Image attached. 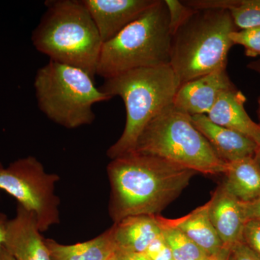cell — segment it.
I'll return each instance as SVG.
<instances>
[{
    "label": "cell",
    "mask_w": 260,
    "mask_h": 260,
    "mask_svg": "<svg viewBox=\"0 0 260 260\" xmlns=\"http://www.w3.org/2000/svg\"><path fill=\"white\" fill-rule=\"evenodd\" d=\"M109 210L114 223L135 215H158L198 172L165 159L133 151L108 165Z\"/></svg>",
    "instance_id": "obj_1"
},
{
    "label": "cell",
    "mask_w": 260,
    "mask_h": 260,
    "mask_svg": "<svg viewBox=\"0 0 260 260\" xmlns=\"http://www.w3.org/2000/svg\"><path fill=\"white\" fill-rule=\"evenodd\" d=\"M32 32V45L50 60L83 70L94 77L102 38L82 0H49Z\"/></svg>",
    "instance_id": "obj_2"
},
{
    "label": "cell",
    "mask_w": 260,
    "mask_h": 260,
    "mask_svg": "<svg viewBox=\"0 0 260 260\" xmlns=\"http://www.w3.org/2000/svg\"><path fill=\"white\" fill-rule=\"evenodd\" d=\"M238 30L223 9L194 10L172 34L170 65L179 86L203 75L226 69L234 46L230 34Z\"/></svg>",
    "instance_id": "obj_3"
},
{
    "label": "cell",
    "mask_w": 260,
    "mask_h": 260,
    "mask_svg": "<svg viewBox=\"0 0 260 260\" xmlns=\"http://www.w3.org/2000/svg\"><path fill=\"white\" fill-rule=\"evenodd\" d=\"M179 88L170 65L141 68L105 80L101 90L119 96L125 105L126 123L119 139L109 148L111 159L134 151L143 130L154 117L172 105Z\"/></svg>",
    "instance_id": "obj_4"
},
{
    "label": "cell",
    "mask_w": 260,
    "mask_h": 260,
    "mask_svg": "<svg viewBox=\"0 0 260 260\" xmlns=\"http://www.w3.org/2000/svg\"><path fill=\"white\" fill-rule=\"evenodd\" d=\"M171 41L169 10L157 0L139 18L103 44L96 75L104 80L141 68L169 65Z\"/></svg>",
    "instance_id": "obj_5"
},
{
    "label": "cell",
    "mask_w": 260,
    "mask_h": 260,
    "mask_svg": "<svg viewBox=\"0 0 260 260\" xmlns=\"http://www.w3.org/2000/svg\"><path fill=\"white\" fill-rule=\"evenodd\" d=\"M83 70L49 60L34 80L39 109L56 124L75 129L95 120L93 106L112 98L97 88Z\"/></svg>",
    "instance_id": "obj_6"
},
{
    "label": "cell",
    "mask_w": 260,
    "mask_h": 260,
    "mask_svg": "<svg viewBox=\"0 0 260 260\" xmlns=\"http://www.w3.org/2000/svg\"><path fill=\"white\" fill-rule=\"evenodd\" d=\"M134 151L155 155L204 174H224L227 162L219 158L190 116L169 106L140 134Z\"/></svg>",
    "instance_id": "obj_7"
},
{
    "label": "cell",
    "mask_w": 260,
    "mask_h": 260,
    "mask_svg": "<svg viewBox=\"0 0 260 260\" xmlns=\"http://www.w3.org/2000/svg\"><path fill=\"white\" fill-rule=\"evenodd\" d=\"M59 179L46 172L35 157L18 159L7 167L0 162V189L35 214L41 232L59 223V199L54 191Z\"/></svg>",
    "instance_id": "obj_8"
},
{
    "label": "cell",
    "mask_w": 260,
    "mask_h": 260,
    "mask_svg": "<svg viewBox=\"0 0 260 260\" xmlns=\"http://www.w3.org/2000/svg\"><path fill=\"white\" fill-rule=\"evenodd\" d=\"M37 216L18 205L16 215L5 225L4 247L14 260H51Z\"/></svg>",
    "instance_id": "obj_9"
},
{
    "label": "cell",
    "mask_w": 260,
    "mask_h": 260,
    "mask_svg": "<svg viewBox=\"0 0 260 260\" xmlns=\"http://www.w3.org/2000/svg\"><path fill=\"white\" fill-rule=\"evenodd\" d=\"M234 88L226 69L217 70L179 86L172 105L189 116L207 115L220 95Z\"/></svg>",
    "instance_id": "obj_10"
},
{
    "label": "cell",
    "mask_w": 260,
    "mask_h": 260,
    "mask_svg": "<svg viewBox=\"0 0 260 260\" xmlns=\"http://www.w3.org/2000/svg\"><path fill=\"white\" fill-rule=\"evenodd\" d=\"M103 43L110 40L143 14L157 0H82Z\"/></svg>",
    "instance_id": "obj_11"
},
{
    "label": "cell",
    "mask_w": 260,
    "mask_h": 260,
    "mask_svg": "<svg viewBox=\"0 0 260 260\" xmlns=\"http://www.w3.org/2000/svg\"><path fill=\"white\" fill-rule=\"evenodd\" d=\"M208 203L210 221L218 233L224 249L229 250L237 243L242 242L246 221L240 201L222 184L214 191Z\"/></svg>",
    "instance_id": "obj_12"
},
{
    "label": "cell",
    "mask_w": 260,
    "mask_h": 260,
    "mask_svg": "<svg viewBox=\"0 0 260 260\" xmlns=\"http://www.w3.org/2000/svg\"><path fill=\"white\" fill-rule=\"evenodd\" d=\"M190 119L223 161L230 162L255 155L259 145L246 135L219 126L206 115L190 116Z\"/></svg>",
    "instance_id": "obj_13"
},
{
    "label": "cell",
    "mask_w": 260,
    "mask_h": 260,
    "mask_svg": "<svg viewBox=\"0 0 260 260\" xmlns=\"http://www.w3.org/2000/svg\"><path fill=\"white\" fill-rule=\"evenodd\" d=\"M245 95L237 88L223 92L207 114L219 126L242 133L260 145V124L254 122L246 112Z\"/></svg>",
    "instance_id": "obj_14"
},
{
    "label": "cell",
    "mask_w": 260,
    "mask_h": 260,
    "mask_svg": "<svg viewBox=\"0 0 260 260\" xmlns=\"http://www.w3.org/2000/svg\"><path fill=\"white\" fill-rule=\"evenodd\" d=\"M112 229L117 249L136 253H144L162 234L158 215L126 217L114 223Z\"/></svg>",
    "instance_id": "obj_15"
},
{
    "label": "cell",
    "mask_w": 260,
    "mask_h": 260,
    "mask_svg": "<svg viewBox=\"0 0 260 260\" xmlns=\"http://www.w3.org/2000/svg\"><path fill=\"white\" fill-rule=\"evenodd\" d=\"M170 220L212 257H223L229 253V250L224 249L218 233L210 221L208 203L182 218Z\"/></svg>",
    "instance_id": "obj_16"
},
{
    "label": "cell",
    "mask_w": 260,
    "mask_h": 260,
    "mask_svg": "<svg viewBox=\"0 0 260 260\" xmlns=\"http://www.w3.org/2000/svg\"><path fill=\"white\" fill-rule=\"evenodd\" d=\"M45 241L51 260H112L117 250L112 228L93 239L72 245Z\"/></svg>",
    "instance_id": "obj_17"
},
{
    "label": "cell",
    "mask_w": 260,
    "mask_h": 260,
    "mask_svg": "<svg viewBox=\"0 0 260 260\" xmlns=\"http://www.w3.org/2000/svg\"><path fill=\"white\" fill-rule=\"evenodd\" d=\"M223 186L241 202L252 201L260 197V167L254 157L227 162Z\"/></svg>",
    "instance_id": "obj_18"
},
{
    "label": "cell",
    "mask_w": 260,
    "mask_h": 260,
    "mask_svg": "<svg viewBox=\"0 0 260 260\" xmlns=\"http://www.w3.org/2000/svg\"><path fill=\"white\" fill-rule=\"evenodd\" d=\"M162 235L172 251L174 260H215L218 258L208 255L169 219L159 216Z\"/></svg>",
    "instance_id": "obj_19"
},
{
    "label": "cell",
    "mask_w": 260,
    "mask_h": 260,
    "mask_svg": "<svg viewBox=\"0 0 260 260\" xmlns=\"http://www.w3.org/2000/svg\"><path fill=\"white\" fill-rule=\"evenodd\" d=\"M215 5L230 13L238 30L260 27V0H216Z\"/></svg>",
    "instance_id": "obj_20"
},
{
    "label": "cell",
    "mask_w": 260,
    "mask_h": 260,
    "mask_svg": "<svg viewBox=\"0 0 260 260\" xmlns=\"http://www.w3.org/2000/svg\"><path fill=\"white\" fill-rule=\"evenodd\" d=\"M234 45L242 46L249 57L260 56V27L238 30L230 34Z\"/></svg>",
    "instance_id": "obj_21"
},
{
    "label": "cell",
    "mask_w": 260,
    "mask_h": 260,
    "mask_svg": "<svg viewBox=\"0 0 260 260\" xmlns=\"http://www.w3.org/2000/svg\"><path fill=\"white\" fill-rule=\"evenodd\" d=\"M165 3L169 10L171 32L172 34L179 25L185 21L194 9L178 0H165Z\"/></svg>",
    "instance_id": "obj_22"
},
{
    "label": "cell",
    "mask_w": 260,
    "mask_h": 260,
    "mask_svg": "<svg viewBox=\"0 0 260 260\" xmlns=\"http://www.w3.org/2000/svg\"><path fill=\"white\" fill-rule=\"evenodd\" d=\"M242 241L260 256V220L246 222L243 230Z\"/></svg>",
    "instance_id": "obj_23"
},
{
    "label": "cell",
    "mask_w": 260,
    "mask_h": 260,
    "mask_svg": "<svg viewBox=\"0 0 260 260\" xmlns=\"http://www.w3.org/2000/svg\"><path fill=\"white\" fill-rule=\"evenodd\" d=\"M143 254L149 260H174L172 251L162 234L150 244Z\"/></svg>",
    "instance_id": "obj_24"
},
{
    "label": "cell",
    "mask_w": 260,
    "mask_h": 260,
    "mask_svg": "<svg viewBox=\"0 0 260 260\" xmlns=\"http://www.w3.org/2000/svg\"><path fill=\"white\" fill-rule=\"evenodd\" d=\"M226 260H260V256L242 241L229 249Z\"/></svg>",
    "instance_id": "obj_25"
},
{
    "label": "cell",
    "mask_w": 260,
    "mask_h": 260,
    "mask_svg": "<svg viewBox=\"0 0 260 260\" xmlns=\"http://www.w3.org/2000/svg\"><path fill=\"white\" fill-rule=\"evenodd\" d=\"M243 216L245 221L260 220V197L250 202L240 201Z\"/></svg>",
    "instance_id": "obj_26"
},
{
    "label": "cell",
    "mask_w": 260,
    "mask_h": 260,
    "mask_svg": "<svg viewBox=\"0 0 260 260\" xmlns=\"http://www.w3.org/2000/svg\"><path fill=\"white\" fill-rule=\"evenodd\" d=\"M112 260H149L143 253L117 249Z\"/></svg>",
    "instance_id": "obj_27"
},
{
    "label": "cell",
    "mask_w": 260,
    "mask_h": 260,
    "mask_svg": "<svg viewBox=\"0 0 260 260\" xmlns=\"http://www.w3.org/2000/svg\"><path fill=\"white\" fill-rule=\"evenodd\" d=\"M246 68L260 75V59H258V60L251 61V62L249 63L247 66H246ZM257 104L258 107L257 110H256V114H257L258 119H259V124H260V95L259 99H258Z\"/></svg>",
    "instance_id": "obj_28"
},
{
    "label": "cell",
    "mask_w": 260,
    "mask_h": 260,
    "mask_svg": "<svg viewBox=\"0 0 260 260\" xmlns=\"http://www.w3.org/2000/svg\"><path fill=\"white\" fill-rule=\"evenodd\" d=\"M8 219L4 215L0 214V250L4 247L5 238V225Z\"/></svg>",
    "instance_id": "obj_29"
},
{
    "label": "cell",
    "mask_w": 260,
    "mask_h": 260,
    "mask_svg": "<svg viewBox=\"0 0 260 260\" xmlns=\"http://www.w3.org/2000/svg\"><path fill=\"white\" fill-rule=\"evenodd\" d=\"M0 260H14L12 256L10 255L8 251L3 247V249L0 250Z\"/></svg>",
    "instance_id": "obj_30"
},
{
    "label": "cell",
    "mask_w": 260,
    "mask_h": 260,
    "mask_svg": "<svg viewBox=\"0 0 260 260\" xmlns=\"http://www.w3.org/2000/svg\"><path fill=\"white\" fill-rule=\"evenodd\" d=\"M254 158L255 159L256 161L257 162V164H259L260 167V145L258 146L257 150H256Z\"/></svg>",
    "instance_id": "obj_31"
},
{
    "label": "cell",
    "mask_w": 260,
    "mask_h": 260,
    "mask_svg": "<svg viewBox=\"0 0 260 260\" xmlns=\"http://www.w3.org/2000/svg\"><path fill=\"white\" fill-rule=\"evenodd\" d=\"M227 255L225 256H223V257L218 258V259H215V260H226Z\"/></svg>",
    "instance_id": "obj_32"
}]
</instances>
